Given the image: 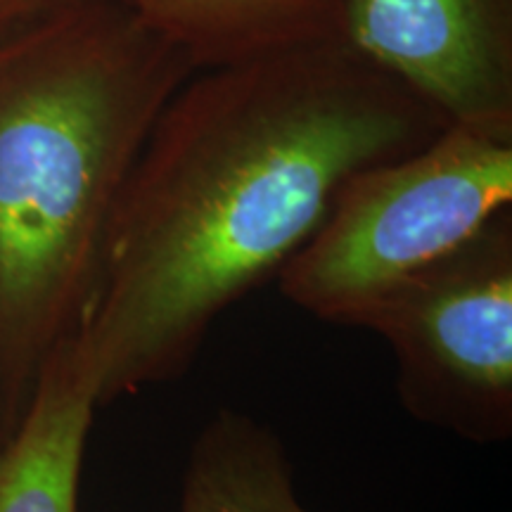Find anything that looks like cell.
Listing matches in <instances>:
<instances>
[{"instance_id": "obj_1", "label": "cell", "mask_w": 512, "mask_h": 512, "mask_svg": "<svg viewBox=\"0 0 512 512\" xmlns=\"http://www.w3.org/2000/svg\"><path fill=\"white\" fill-rule=\"evenodd\" d=\"M451 126L351 43L197 69L128 174L72 332L98 406L185 375L368 166Z\"/></svg>"}, {"instance_id": "obj_2", "label": "cell", "mask_w": 512, "mask_h": 512, "mask_svg": "<svg viewBox=\"0 0 512 512\" xmlns=\"http://www.w3.org/2000/svg\"><path fill=\"white\" fill-rule=\"evenodd\" d=\"M195 64L124 0L0 31V406L8 427L76 330L112 211Z\"/></svg>"}, {"instance_id": "obj_3", "label": "cell", "mask_w": 512, "mask_h": 512, "mask_svg": "<svg viewBox=\"0 0 512 512\" xmlns=\"http://www.w3.org/2000/svg\"><path fill=\"white\" fill-rule=\"evenodd\" d=\"M512 209V140L451 124L411 155L358 171L278 275L299 309L356 328L361 313Z\"/></svg>"}, {"instance_id": "obj_4", "label": "cell", "mask_w": 512, "mask_h": 512, "mask_svg": "<svg viewBox=\"0 0 512 512\" xmlns=\"http://www.w3.org/2000/svg\"><path fill=\"white\" fill-rule=\"evenodd\" d=\"M356 328L380 335L415 420L472 444L512 434V209L377 297Z\"/></svg>"}, {"instance_id": "obj_5", "label": "cell", "mask_w": 512, "mask_h": 512, "mask_svg": "<svg viewBox=\"0 0 512 512\" xmlns=\"http://www.w3.org/2000/svg\"><path fill=\"white\" fill-rule=\"evenodd\" d=\"M347 41L451 124L512 140V0H349Z\"/></svg>"}, {"instance_id": "obj_6", "label": "cell", "mask_w": 512, "mask_h": 512, "mask_svg": "<svg viewBox=\"0 0 512 512\" xmlns=\"http://www.w3.org/2000/svg\"><path fill=\"white\" fill-rule=\"evenodd\" d=\"M98 399L72 337L57 344L0 439V512H79L86 439Z\"/></svg>"}, {"instance_id": "obj_7", "label": "cell", "mask_w": 512, "mask_h": 512, "mask_svg": "<svg viewBox=\"0 0 512 512\" xmlns=\"http://www.w3.org/2000/svg\"><path fill=\"white\" fill-rule=\"evenodd\" d=\"M195 69L347 41L349 0H124ZM349 43V41H347Z\"/></svg>"}, {"instance_id": "obj_8", "label": "cell", "mask_w": 512, "mask_h": 512, "mask_svg": "<svg viewBox=\"0 0 512 512\" xmlns=\"http://www.w3.org/2000/svg\"><path fill=\"white\" fill-rule=\"evenodd\" d=\"M181 512H311L292 460L264 422L223 408L202 427L183 472Z\"/></svg>"}, {"instance_id": "obj_9", "label": "cell", "mask_w": 512, "mask_h": 512, "mask_svg": "<svg viewBox=\"0 0 512 512\" xmlns=\"http://www.w3.org/2000/svg\"><path fill=\"white\" fill-rule=\"evenodd\" d=\"M57 3H62V0H0V31L15 27V24L53 8Z\"/></svg>"}, {"instance_id": "obj_10", "label": "cell", "mask_w": 512, "mask_h": 512, "mask_svg": "<svg viewBox=\"0 0 512 512\" xmlns=\"http://www.w3.org/2000/svg\"><path fill=\"white\" fill-rule=\"evenodd\" d=\"M0 422H5V413H3V406H0ZM5 430H8V422H5Z\"/></svg>"}]
</instances>
